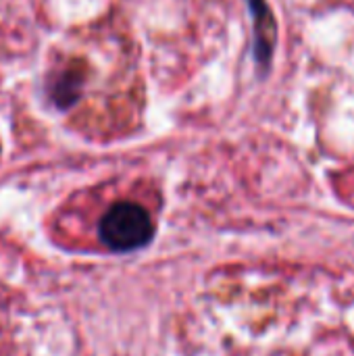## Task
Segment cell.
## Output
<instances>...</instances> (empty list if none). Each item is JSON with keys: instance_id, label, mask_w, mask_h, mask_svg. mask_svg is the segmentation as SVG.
<instances>
[{"instance_id": "cell-1", "label": "cell", "mask_w": 354, "mask_h": 356, "mask_svg": "<svg viewBox=\"0 0 354 356\" xmlns=\"http://www.w3.org/2000/svg\"><path fill=\"white\" fill-rule=\"evenodd\" d=\"M100 240L115 252H129L150 242L154 225L146 209L136 202H117L100 219Z\"/></svg>"}, {"instance_id": "cell-2", "label": "cell", "mask_w": 354, "mask_h": 356, "mask_svg": "<svg viewBox=\"0 0 354 356\" xmlns=\"http://www.w3.org/2000/svg\"><path fill=\"white\" fill-rule=\"evenodd\" d=\"M252 17V56L261 75H265L273 63L277 46V23L271 6L265 0H246Z\"/></svg>"}, {"instance_id": "cell-3", "label": "cell", "mask_w": 354, "mask_h": 356, "mask_svg": "<svg viewBox=\"0 0 354 356\" xmlns=\"http://www.w3.org/2000/svg\"><path fill=\"white\" fill-rule=\"evenodd\" d=\"M79 88H81V75L77 73H65L58 83H56V92H54V100L61 108H67L69 104H73L79 96Z\"/></svg>"}]
</instances>
